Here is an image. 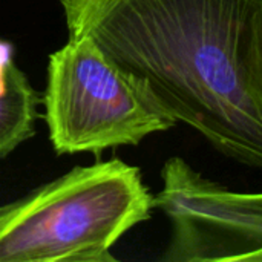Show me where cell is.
Segmentation results:
<instances>
[{
  "mask_svg": "<svg viewBox=\"0 0 262 262\" xmlns=\"http://www.w3.org/2000/svg\"><path fill=\"white\" fill-rule=\"evenodd\" d=\"M41 101L58 155L135 146L178 124L88 37H69L49 55Z\"/></svg>",
  "mask_w": 262,
  "mask_h": 262,
  "instance_id": "obj_3",
  "label": "cell"
},
{
  "mask_svg": "<svg viewBox=\"0 0 262 262\" xmlns=\"http://www.w3.org/2000/svg\"><path fill=\"white\" fill-rule=\"evenodd\" d=\"M12 61H14L12 45L9 41L0 40V74H3Z\"/></svg>",
  "mask_w": 262,
  "mask_h": 262,
  "instance_id": "obj_7",
  "label": "cell"
},
{
  "mask_svg": "<svg viewBox=\"0 0 262 262\" xmlns=\"http://www.w3.org/2000/svg\"><path fill=\"white\" fill-rule=\"evenodd\" d=\"M152 210L137 166L74 167L0 207V262H117L112 247Z\"/></svg>",
  "mask_w": 262,
  "mask_h": 262,
  "instance_id": "obj_2",
  "label": "cell"
},
{
  "mask_svg": "<svg viewBox=\"0 0 262 262\" xmlns=\"http://www.w3.org/2000/svg\"><path fill=\"white\" fill-rule=\"evenodd\" d=\"M69 37H88L177 123L262 170V0H60Z\"/></svg>",
  "mask_w": 262,
  "mask_h": 262,
  "instance_id": "obj_1",
  "label": "cell"
},
{
  "mask_svg": "<svg viewBox=\"0 0 262 262\" xmlns=\"http://www.w3.org/2000/svg\"><path fill=\"white\" fill-rule=\"evenodd\" d=\"M154 195L172 226L163 262H262V192H241L213 181L181 157L161 169Z\"/></svg>",
  "mask_w": 262,
  "mask_h": 262,
  "instance_id": "obj_4",
  "label": "cell"
},
{
  "mask_svg": "<svg viewBox=\"0 0 262 262\" xmlns=\"http://www.w3.org/2000/svg\"><path fill=\"white\" fill-rule=\"evenodd\" d=\"M40 101L26 74L12 61L0 74V160L35 134Z\"/></svg>",
  "mask_w": 262,
  "mask_h": 262,
  "instance_id": "obj_5",
  "label": "cell"
},
{
  "mask_svg": "<svg viewBox=\"0 0 262 262\" xmlns=\"http://www.w3.org/2000/svg\"><path fill=\"white\" fill-rule=\"evenodd\" d=\"M255 51H256V61H258V69L261 74L262 80V3L258 17H256V28H255Z\"/></svg>",
  "mask_w": 262,
  "mask_h": 262,
  "instance_id": "obj_6",
  "label": "cell"
}]
</instances>
